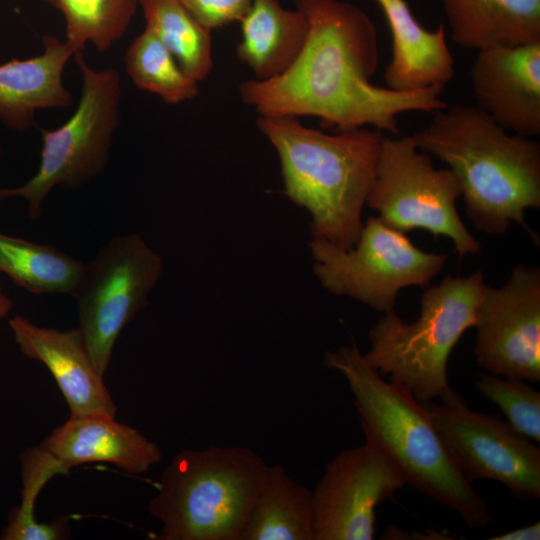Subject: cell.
Here are the masks:
<instances>
[{"instance_id":"25","label":"cell","mask_w":540,"mask_h":540,"mask_svg":"<svg viewBox=\"0 0 540 540\" xmlns=\"http://www.w3.org/2000/svg\"><path fill=\"white\" fill-rule=\"evenodd\" d=\"M21 500L12 508L1 540H62L70 536L69 518L58 517L49 523L34 515L36 499L46 483L65 473L40 445L26 448L20 455Z\"/></svg>"},{"instance_id":"14","label":"cell","mask_w":540,"mask_h":540,"mask_svg":"<svg viewBox=\"0 0 540 540\" xmlns=\"http://www.w3.org/2000/svg\"><path fill=\"white\" fill-rule=\"evenodd\" d=\"M476 106L514 134H540V42L478 51L470 69Z\"/></svg>"},{"instance_id":"16","label":"cell","mask_w":540,"mask_h":540,"mask_svg":"<svg viewBox=\"0 0 540 540\" xmlns=\"http://www.w3.org/2000/svg\"><path fill=\"white\" fill-rule=\"evenodd\" d=\"M39 445L65 473L81 464L105 462L129 474H143L162 459L156 443L104 415L70 416Z\"/></svg>"},{"instance_id":"30","label":"cell","mask_w":540,"mask_h":540,"mask_svg":"<svg viewBox=\"0 0 540 540\" xmlns=\"http://www.w3.org/2000/svg\"><path fill=\"white\" fill-rule=\"evenodd\" d=\"M14 302L0 288V319L6 318L13 309Z\"/></svg>"},{"instance_id":"29","label":"cell","mask_w":540,"mask_h":540,"mask_svg":"<svg viewBox=\"0 0 540 540\" xmlns=\"http://www.w3.org/2000/svg\"><path fill=\"white\" fill-rule=\"evenodd\" d=\"M490 540H538L540 539V523L517 528L515 530L490 537Z\"/></svg>"},{"instance_id":"22","label":"cell","mask_w":540,"mask_h":540,"mask_svg":"<svg viewBox=\"0 0 540 540\" xmlns=\"http://www.w3.org/2000/svg\"><path fill=\"white\" fill-rule=\"evenodd\" d=\"M86 262L51 245L0 232V272L34 294L74 296Z\"/></svg>"},{"instance_id":"12","label":"cell","mask_w":540,"mask_h":540,"mask_svg":"<svg viewBox=\"0 0 540 540\" xmlns=\"http://www.w3.org/2000/svg\"><path fill=\"white\" fill-rule=\"evenodd\" d=\"M475 357L488 373L540 381V270L517 265L505 285L485 286L476 312Z\"/></svg>"},{"instance_id":"19","label":"cell","mask_w":540,"mask_h":540,"mask_svg":"<svg viewBox=\"0 0 540 540\" xmlns=\"http://www.w3.org/2000/svg\"><path fill=\"white\" fill-rule=\"evenodd\" d=\"M238 59L265 81L284 74L305 47L309 23L299 9L284 8L278 0H253L240 21Z\"/></svg>"},{"instance_id":"2","label":"cell","mask_w":540,"mask_h":540,"mask_svg":"<svg viewBox=\"0 0 540 540\" xmlns=\"http://www.w3.org/2000/svg\"><path fill=\"white\" fill-rule=\"evenodd\" d=\"M432 114L413 136L421 151L449 166L475 227L503 234L514 221L533 235L524 214L540 207V143L509 134L476 105Z\"/></svg>"},{"instance_id":"26","label":"cell","mask_w":540,"mask_h":540,"mask_svg":"<svg viewBox=\"0 0 540 540\" xmlns=\"http://www.w3.org/2000/svg\"><path fill=\"white\" fill-rule=\"evenodd\" d=\"M63 15L65 41L76 52H105L126 33L140 0H51Z\"/></svg>"},{"instance_id":"1","label":"cell","mask_w":540,"mask_h":540,"mask_svg":"<svg viewBox=\"0 0 540 540\" xmlns=\"http://www.w3.org/2000/svg\"><path fill=\"white\" fill-rule=\"evenodd\" d=\"M309 23L304 49L284 74L239 86L258 116H311L337 130L371 125L399 135L397 116L447 107L444 86L401 92L371 82L379 64L377 29L356 5L341 0H294Z\"/></svg>"},{"instance_id":"23","label":"cell","mask_w":540,"mask_h":540,"mask_svg":"<svg viewBox=\"0 0 540 540\" xmlns=\"http://www.w3.org/2000/svg\"><path fill=\"white\" fill-rule=\"evenodd\" d=\"M149 29L182 69L199 83L213 69L212 31L201 25L179 0H140Z\"/></svg>"},{"instance_id":"10","label":"cell","mask_w":540,"mask_h":540,"mask_svg":"<svg viewBox=\"0 0 540 540\" xmlns=\"http://www.w3.org/2000/svg\"><path fill=\"white\" fill-rule=\"evenodd\" d=\"M162 268L161 257L136 233L111 238L86 263L73 298L78 329L101 376L122 329L148 305Z\"/></svg>"},{"instance_id":"5","label":"cell","mask_w":540,"mask_h":540,"mask_svg":"<svg viewBox=\"0 0 540 540\" xmlns=\"http://www.w3.org/2000/svg\"><path fill=\"white\" fill-rule=\"evenodd\" d=\"M268 464L241 446L183 450L148 504L160 540H241Z\"/></svg>"},{"instance_id":"9","label":"cell","mask_w":540,"mask_h":540,"mask_svg":"<svg viewBox=\"0 0 540 540\" xmlns=\"http://www.w3.org/2000/svg\"><path fill=\"white\" fill-rule=\"evenodd\" d=\"M309 247L313 272L325 289L385 313L394 310L401 289L428 286L448 257L419 249L378 216L367 219L349 249L315 238Z\"/></svg>"},{"instance_id":"6","label":"cell","mask_w":540,"mask_h":540,"mask_svg":"<svg viewBox=\"0 0 540 540\" xmlns=\"http://www.w3.org/2000/svg\"><path fill=\"white\" fill-rule=\"evenodd\" d=\"M484 277L446 276L421 297L419 318L406 323L394 310L369 330L365 361L417 400H433L449 386L447 367L453 348L476 321Z\"/></svg>"},{"instance_id":"13","label":"cell","mask_w":540,"mask_h":540,"mask_svg":"<svg viewBox=\"0 0 540 540\" xmlns=\"http://www.w3.org/2000/svg\"><path fill=\"white\" fill-rule=\"evenodd\" d=\"M405 485L369 445L344 449L327 463L312 491L314 540H372L377 506Z\"/></svg>"},{"instance_id":"15","label":"cell","mask_w":540,"mask_h":540,"mask_svg":"<svg viewBox=\"0 0 540 540\" xmlns=\"http://www.w3.org/2000/svg\"><path fill=\"white\" fill-rule=\"evenodd\" d=\"M9 327L20 352L50 371L68 404L70 416H116L117 407L78 328L38 326L21 315L12 317Z\"/></svg>"},{"instance_id":"11","label":"cell","mask_w":540,"mask_h":540,"mask_svg":"<svg viewBox=\"0 0 540 540\" xmlns=\"http://www.w3.org/2000/svg\"><path fill=\"white\" fill-rule=\"evenodd\" d=\"M438 398L416 400L461 475L470 483L497 481L519 499H539V447L499 415L471 410L450 386Z\"/></svg>"},{"instance_id":"7","label":"cell","mask_w":540,"mask_h":540,"mask_svg":"<svg viewBox=\"0 0 540 540\" xmlns=\"http://www.w3.org/2000/svg\"><path fill=\"white\" fill-rule=\"evenodd\" d=\"M73 58L81 76L75 111L58 128L40 130L42 147L36 173L21 186L0 188V200L24 199L32 219L40 217L42 204L54 188L78 189L104 172L120 125L119 72L91 67L83 51Z\"/></svg>"},{"instance_id":"31","label":"cell","mask_w":540,"mask_h":540,"mask_svg":"<svg viewBox=\"0 0 540 540\" xmlns=\"http://www.w3.org/2000/svg\"><path fill=\"white\" fill-rule=\"evenodd\" d=\"M2 157H3V151H2V148L0 146V160H1Z\"/></svg>"},{"instance_id":"24","label":"cell","mask_w":540,"mask_h":540,"mask_svg":"<svg viewBox=\"0 0 540 540\" xmlns=\"http://www.w3.org/2000/svg\"><path fill=\"white\" fill-rule=\"evenodd\" d=\"M124 63L135 86L159 96L167 104L190 101L199 95V82L182 69L146 27L128 46Z\"/></svg>"},{"instance_id":"18","label":"cell","mask_w":540,"mask_h":540,"mask_svg":"<svg viewBox=\"0 0 540 540\" xmlns=\"http://www.w3.org/2000/svg\"><path fill=\"white\" fill-rule=\"evenodd\" d=\"M387 20L391 59L384 72L387 87L401 92L444 86L454 76L453 56L440 24L428 30L420 24L406 0H375Z\"/></svg>"},{"instance_id":"20","label":"cell","mask_w":540,"mask_h":540,"mask_svg":"<svg viewBox=\"0 0 540 540\" xmlns=\"http://www.w3.org/2000/svg\"><path fill=\"white\" fill-rule=\"evenodd\" d=\"M460 47L477 51L540 42V0H440Z\"/></svg>"},{"instance_id":"28","label":"cell","mask_w":540,"mask_h":540,"mask_svg":"<svg viewBox=\"0 0 540 540\" xmlns=\"http://www.w3.org/2000/svg\"><path fill=\"white\" fill-rule=\"evenodd\" d=\"M185 9L205 28L213 31L241 21L253 0H179Z\"/></svg>"},{"instance_id":"21","label":"cell","mask_w":540,"mask_h":540,"mask_svg":"<svg viewBox=\"0 0 540 540\" xmlns=\"http://www.w3.org/2000/svg\"><path fill=\"white\" fill-rule=\"evenodd\" d=\"M241 540H314L312 491L268 465Z\"/></svg>"},{"instance_id":"27","label":"cell","mask_w":540,"mask_h":540,"mask_svg":"<svg viewBox=\"0 0 540 540\" xmlns=\"http://www.w3.org/2000/svg\"><path fill=\"white\" fill-rule=\"evenodd\" d=\"M477 390L496 404L507 422L528 439L540 441V392L525 380L491 373L474 382Z\"/></svg>"},{"instance_id":"4","label":"cell","mask_w":540,"mask_h":540,"mask_svg":"<svg viewBox=\"0 0 540 540\" xmlns=\"http://www.w3.org/2000/svg\"><path fill=\"white\" fill-rule=\"evenodd\" d=\"M257 126L277 152L285 194L311 215L313 238L353 247L384 133L362 127L327 134L289 116H258Z\"/></svg>"},{"instance_id":"8","label":"cell","mask_w":540,"mask_h":540,"mask_svg":"<svg viewBox=\"0 0 540 540\" xmlns=\"http://www.w3.org/2000/svg\"><path fill=\"white\" fill-rule=\"evenodd\" d=\"M461 196L449 169H437L415 138L383 137L375 177L366 204L389 227L407 233L424 229L450 238L460 258L476 255L480 243L468 231L456 209Z\"/></svg>"},{"instance_id":"17","label":"cell","mask_w":540,"mask_h":540,"mask_svg":"<svg viewBox=\"0 0 540 540\" xmlns=\"http://www.w3.org/2000/svg\"><path fill=\"white\" fill-rule=\"evenodd\" d=\"M42 41L41 54L0 64V120L19 132L35 125L40 110L74 105L63 72L75 51L52 35L43 36Z\"/></svg>"},{"instance_id":"3","label":"cell","mask_w":540,"mask_h":540,"mask_svg":"<svg viewBox=\"0 0 540 540\" xmlns=\"http://www.w3.org/2000/svg\"><path fill=\"white\" fill-rule=\"evenodd\" d=\"M324 362L346 379L365 444L387 458L405 484L455 511L470 528L491 523L485 501L461 475L426 412L408 390L384 381L354 341L326 352Z\"/></svg>"}]
</instances>
